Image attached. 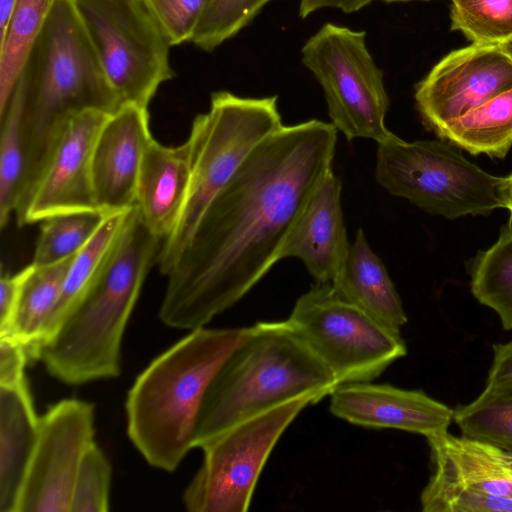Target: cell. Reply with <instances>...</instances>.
I'll use <instances>...</instances> for the list:
<instances>
[{"mask_svg": "<svg viewBox=\"0 0 512 512\" xmlns=\"http://www.w3.org/2000/svg\"><path fill=\"white\" fill-rule=\"evenodd\" d=\"M337 129L311 119L261 142L216 194L169 272L159 317L205 327L281 260L285 242L332 170Z\"/></svg>", "mask_w": 512, "mask_h": 512, "instance_id": "obj_1", "label": "cell"}, {"mask_svg": "<svg viewBox=\"0 0 512 512\" xmlns=\"http://www.w3.org/2000/svg\"><path fill=\"white\" fill-rule=\"evenodd\" d=\"M163 241L130 209L123 230L94 282L56 331L28 351L48 372L72 385L117 377L125 328Z\"/></svg>", "mask_w": 512, "mask_h": 512, "instance_id": "obj_2", "label": "cell"}, {"mask_svg": "<svg viewBox=\"0 0 512 512\" xmlns=\"http://www.w3.org/2000/svg\"><path fill=\"white\" fill-rule=\"evenodd\" d=\"M250 332L251 326L191 330L138 375L125 403L127 434L149 465L172 472L195 448L205 395Z\"/></svg>", "mask_w": 512, "mask_h": 512, "instance_id": "obj_3", "label": "cell"}, {"mask_svg": "<svg viewBox=\"0 0 512 512\" xmlns=\"http://www.w3.org/2000/svg\"><path fill=\"white\" fill-rule=\"evenodd\" d=\"M337 386L327 366L286 320L260 321L214 377L202 404L195 448L230 427L305 394Z\"/></svg>", "mask_w": 512, "mask_h": 512, "instance_id": "obj_4", "label": "cell"}, {"mask_svg": "<svg viewBox=\"0 0 512 512\" xmlns=\"http://www.w3.org/2000/svg\"><path fill=\"white\" fill-rule=\"evenodd\" d=\"M11 95L22 107L28 158L25 185L65 119L88 109L112 114L121 107L74 0H55Z\"/></svg>", "mask_w": 512, "mask_h": 512, "instance_id": "obj_5", "label": "cell"}, {"mask_svg": "<svg viewBox=\"0 0 512 512\" xmlns=\"http://www.w3.org/2000/svg\"><path fill=\"white\" fill-rule=\"evenodd\" d=\"M278 97L211 95L209 110L197 115L187 138L190 183L179 220L162 243L157 262L166 275L185 248L206 208L248 155L283 127Z\"/></svg>", "mask_w": 512, "mask_h": 512, "instance_id": "obj_6", "label": "cell"}, {"mask_svg": "<svg viewBox=\"0 0 512 512\" xmlns=\"http://www.w3.org/2000/svg\"><path fill=\"white\" fill-rule=\"evenodd\" d=\"M375 179L390 194L448 219L504 208L503 177L494 176L442 141L377 143Z\"/></svg>", "mask_w": 512, "mask_h": 512, "instance_id": "obj_7", "label": "cell"}, {"mask_svg": "<svg viewBox=\"0 0 512 512\" xmlns=\"http://www.w3.org/2000/svg\"><path fill=\"white\" fill-rule=\"evenodd\" d=\"M119 102L148 108L175 73L173 46L145 0H74Z\"/></svg>", "mask_w": 512, "mask_h": 512, "instance_id": "obj_8", "label": "cell"}, {"mask_svg": "<svg viewBox=\"0 0 512 512\" xmlns=\"http://www.w3.org/2000/svg\"><path fill=\"white\" fill-rule=\"evenodd\" d=\"M301 54L323 89L337 131L348 140L377 143L396 137L385 124L389 98L364 31L326 23L305 42Z\"/></svg>", "mask_w": 512, "mask_h": 512, "instance_id": "obj_9", "label": "cell"}, {"mask_svg": "<svg viewBox=\"0 0 512 512\" xmlns=\"http://www.w3.org/2000/svg\"><path fill=\"white\" fill-rule=\"evenodd\" d=\"M321 398L305 394L240 422L200 448L203 463L183 494L191 512H245L262 470L282 434L308 405Z\"/></svg>", "mask_w": 512, "mask_h": 512, "instance_id": "obj_10", "label": "cell"}, {"mask_svg": "<svg viewBox=\"0 0 512 512\" xmlns=\"http://www.w3.org/2000/svg\"><path fill=\"white\" fill-rule=\"evenodd\" d=\"M287 319L337 385L372 381L407 353L400 332L340 298L331 283L316 282Z\"/></svg>", "mask_w": 512, "mask_h": 512, "instance_id": "obj_11", "label": "cell"}, {"mask_svg": "<svg viewBox=\"0 0 512 512\" xmlns=\"http://www.w3.org/2000/svg\"><path fill=\"white\" fill-rule=\"evenodd\" d=\"M109 115L101 110H84L69 116L54 130L17 201L14 213L20 226L60 214L100 211L93 192L92 155Z\"/></svg>", "mask_w": 512, "mask_h": 512, "instance_id": "obj_12", "label": "cell"}, {"mask_svg": "<svg viewBox=\"0 0 512 512\" xmlns=\"http://www.w3.org/2000/svg\"><path fill=\"white\" fill-rule=\"evenodd\" d=\"M426 439L434 471L420 496L424 512H512L506 451L448 431Z\"/></svg>", "mask_w": 512, "mask_h": 512, "instance_id": "obj_13", "label": "cell"}, {"mask_svg": "<svg viewBox=\"0 0 512 512\" xmlns=\"http://www.w3.org/2000/svg\"><path fill=\"white\" fill-rule=\"evenodd\" d=\"M94 422V405L74 398L57 402L40 417L17 512H71L77 472L95 442Z\"/></svg>", "mask_w": 512, "mask_h": 512, "instance_id": "obj_14", "label": "cell"}, {"mask_svg": "<svg viewBox=\"0 0 512 512\" xmlns=\"http://www.w3.org/2000/svg\"><path fill=\"white\" fill-rule=\"evenodd\" d=\"M512 88V60L499 44L472 43L442 58L417 85L415 101L434 131Z\"/></svg>", "mask_w": 512, "mask_h": 512, "instance_id": "obj_15", "label": "cell"}, {"mask_svg": "<svg viewBox=\"0 0 512 512\" xmlns=\"http://www.w3.org/2000/svg\"><path fill=\"white\" fill-rule=\"evenodd\" d=\"M330 412L353 425L398 429L426 438L448 431L454 410L420 390L353 382L331 392Z\"/></svg>", "mask_w": 512, "mask_h": 512, "instance_id": "obj_16", "label": "cell"}, {"mask_svg": "<svg viewBox=\"0 0 512 512\" xmlns=\"http://www.w3.org/2000/svg\"><path fill=\"white\" fill-rule=\"evenodd\" d=\"M148 108L124 104L102 126L92 155L95 202L104 214L135 207L144 151L152 139Z\"/></svg>", "mask_w": 512, "mask_h": 512, "instance_id": "obj_17", "label": "cell"}, {"mask_svg": "<svg viewBox=\"0 0 512 512\" xmlns=\"http://www.w3.org/2000/svg\"><path fill=\"white\" fill-rule=\"evenodd\" d=\"M349 247L341 181L331 170L290 232L281 259L296 257L317 283H331L342 269Z\"/></svg>", "mask_w": 512, "mask_h": 512, "instance_id": "obj_18", "label": "cell"}, {"mask_svg": "<svg viewBox=\"0 0 512 512\" xmlns=\"http://www.w3.org/2000/svg\"><path fill=\"white\" fill-rule=\"evenodd\" d=\"M190 183L187 141L165 146L152 138L143 154L135 207L147 229L163 242L174 230Z\"/></svg>", "mask_w": 512, "mask_h": 512, "instance_id": "obj_19", "label": "cell"}, {"mask_svg": "<svg viewBox=\"0 0 512 512\" xmlns=\"http://www.w3.org/2000/svg\"><path fill=\"white\" fill-rule=\"evenodd\" d=\"M39 422L26 380L0 385V512H17Z\"/></svg>", "mask_w": 512, "mask_h": 512, "instance_id": "obj_20", "label": "cell"}, {"mask_svg": "<svg viewBox=\"0 0 512 512\" xmlns=\"http://www.w3.org/2000/svg\"><path fill=\"white\" fill-rule=\"evenodd\" d=\"M331 285L340 298L394 331L400 332L408 321L383 262L370 248L361 228Z\"/></svg>", "mask_w": 512, "mask_h": 512, "instance_id": "obj_21", "label": "cell"}, {"mask_svg": "<svg viewBox=\"0 0 512 512\" xmlns=\"http://www.w3.org/2000/svg\"><path fill=\"white\" fill-rule=\"evenodd\" d=\"M75 255L48 265L31 263L21 270L17 302L10 331L6 335L16 338L27 349L40 340L44 326L59 300Z\"/></svg>", "mask_w": 512, "mask_h": 512, "instance_id": "obj_22", "label": "cell"}, {"mask_svg": "<svg viewBox=\"0 0 512 512\" xmlns=\"http://www.w3.org/2000/svg\"><path fill=\"white\" fill-rule=\"evenodd\" d=\"M435 133L473 155L504 158L512 146V88L446 123Z\"/></svg>", "mask_w": 512, "mask_h": 512, "instance_id": "obj_23", "label": "cell"}, {"mask_svg": "<svg viewBox=\"0 0 512 512\" xmlns=\"http://www.w3.org/2000/svg\"><path fill=\"white\" fill-rule=\"evenodd\" d=\"M130 210L107 214L89 242L75 255L67 272L59 300L49 316L40 340L48 339L82 298L109 258Z\"/></svg>", "mask_w": 512, "mask_h": 512, "instance_id": "obj_24", "label": "cell"}, {"mask_svg": "<svg viewBox=\"0 0 512 512\" xmlns=\"http://www.w3.org/2000/svg\"><path fill=\"white\" fill-rule=\"evenodd\" d=\"M55 0H16L0 32V113L4 110L25 60L40 35Z\"/></svg>", "mask_w": 512, "mask_h": 512, "instance_id": "obj_25", "label": "cell"}, {"mask_svg": "<svg viewBox=\"0 0 512 512\" xmlns=\"http://www.w3.org/2000/svg\"><path fill=\"white\" fill-rule=\"evenodd\" d=\"M471 291L481 304L497 313L505 330L512 329V222L475 259Z\"/></svg>", "mask_w": 512, "mask_h": 512, "instance_id": "obj_26", "label": "cell"}, {"mask_svg": "<svg viewBox=\"0 0 512 512\" xmlns=\"http://www.w3.org/2000/svg\"><path fill=\"white\" fill-rule=\"evenodd\" d=\"M0 226L8 223L27 178L28 158L19 99L11 95L0 113Z\"/></svg>", "mask_w": 512, "mask_h": 512, "instance_id": "obj_27", "label": "cell"}, {"mask_svg": "<svg viewBox=\"0 0 512 512\" xmlns=\"http://www.w3.org/2000/svg\"><path fill=\"white\" fill-rule=\"evenodd\" d=\"M462 435L512 452V393L484 389L469 404L454 410Z\"/></svg>", "mask_w": 512, "mask_h": 512, "instance_id": "obj_28", "label": "cell"}, {"mask_svg": "<svg viewBox=\"0 0 512 512\" xmlns=\"http://www.w3.org/2000/svg\"><path fill=\"white\" fill-rule=\"evenodd\" d=\"M107 214L84 211L42 221L32 263L48 265L77 254L93 237Z\"/></svg>", "mask_w": 512, "mask_h": 512, "instance_id": "obj_29", "label": "cell"}, {"mask_svg": "<svg viewBox=\"0 0 512 512\" xmlns=\"http://www.w3.org/2000/svg\"><path fill=\"white\" fill-rule=\"evenodd\" d=\"M451 1V29L472 43L500 44L512 37V0Z\"/></svg>", "mask_w": 512, "mask_h": 512, "instance_id": "obj_30", "label": "cell"}, {"mask_svg": "<svg viewBox=\"0 0 512 512\" xmlns=\"http://www.w3.org/2000/svg\"><path fill=\"white\" fill-rule=\"evenodd\" d=\"M272 0H211L192 38L199 49L211 52L247 26Z\"/></svg>", "mask_w": 512, "mask_h": 512, "instance_id": "obj_31", "label": "cell"}, {"mask_svg": "<svg viewBox=\"0 0 512 512\" xmlns=\"http://www.w3.org/2000/svg\"><path fill=\"white\" fill-rule=\"evenodd\" d=\"M111 474L109 460L96 442H93L87 449L76 475L71 512L108 511Z\"/></svg>", "mask_w": 512, "mask_h": 512, "instance_id": "obj_32", "label": "cell"}, {"mask_svg": "<svg viewBox=\"0 0 512 512\" xmlns=\"http://www.w3.org/2000/svg\"><path fill=\"white\" fill-rule=\"evenodd\" d=\"M173 46L191 42L211 0H145Z\"/></svg>", "mask_w": 512, "mask_h": 512, "instance_id": "obj_33", "label": "cell"}, {"mask_svg": "<svg viewBox=\"0 0 512 512\" xmlns=\"http://www.w3.org/2000/svg\"><path fill=\"white\" fill-rule=\"evenodd\" d=\"M28 360L27 348L22 342L10 335L0 336V385L25 381Z\"/></svg>", "mask_w": 512, "mask_h": 512, "instance_id": "obj_34", "label": "cell"}, {"mask_svg": "<svg viewBox=\"0 0 512 512\" xmlns=\"http://www.w3.org/2000/svg\"><path fill=\"white\" fill-rule=\"evenodd\" d=\"M492 349L493 361L485 389L512 393V339L506 343L493 344Z\"/></svg>", "mask_w": 512, "mask_h": 512, "instance_id": "obj_35", "label": "cell"}, {"mask_svg": "<svg viewBox=\"0 0 512 512\" xmlns=\"http://www.w3.org/2000/svg\"><path fill=\"white\" fill-rule=\"evenodd\" d=\"M22 278L20 270L13 275H2L0 280V335L10 331Z\"/></svg>", "mask_w": 512, "mask_h": 512, "instance_id": "obj_36", "label": "cell"}, {"mask_svg": "<svg viewBox=\"0 0 512 512\" xmlns=\"http://www.w3.org/2000/svg\"><path fill=\"white\" fill-rule=\"evenodd\" d=\"M374 0H300L299 15L306 18L322 8H335L345 13H352L367 6Z\"/></svg>", "mask_w": 512, "mask_h": 512, "instance_id": "obj_37", "label": "cell"}, {"mask_svg": "<svg viewBox=\"0 0 512 512\" xmlns=\"http://www.w3.org/2000/svg\"><path fill=\"white\" fill-rule=\"evenodd\" d=\"M502 198L504 208L508 209L512 216V173L504 177L502 186Z\"/></svg>", "mask_w": 512, "mask_h": 512, "instance_id": "obj_38", "label": "cell"}, {"mask_svg": "<svg viewBox=\"0 0 512 512\" xmlns=\"http://www.w3.org/2000/svg\"><path fill=\"white\" fill-rule=\"evenodd\" d=\"M16 0H0V32L5 28Z\"/></svg>", "mask_w": 512, "mask_h": 512, "instance_id": "obj_39", "label": "cell"}, {"mask_svg": "<svg viewBox=\"0 0 512 512\" xmlns=\"http://www.w3.org/2000/svg\"><path fill=\"white\" fill-rule=\"evenodd\" d=\"M501 49L508 55V57L512 60V37L508 40L499 44Z\"/></svg>", "mask_w": 512, "mask_h": 512, "instance_id": "obj_40", "label": "cell"}, {"mask_svg": "<svg viewBox=\"0 0 512 512\" xmlns=\"http://www.w3.org/2000/svg\"><path fill=\"white\" fill-rule=\"evenodd\" d=\"M507 456H508L510 465L512 466V452H507Z\"/></svg>", "mask_w": 512, "mask_h": 512, "instance_id": "obj_41", "label": "cell"}, {"mask_svg": "<svg viewBox=\"0 0 512 512\" xmlns=\"http://www.w3.org/2000/svg\"><path fill=\"white\" fill-rule=\"evenodd\" d=\"M382 1H386V2H394V1H408V0H382Z\"/></svg>", "mask_w": 512, "mask_h": 512, "instance_id": "obj_42", "label": "cell"}]
</instances>
